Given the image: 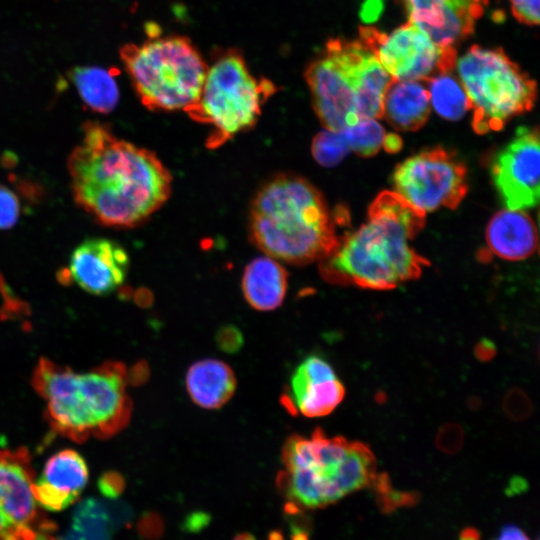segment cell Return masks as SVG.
I'll use <instances>...</instances> for the list:
<instances>
[{
  "mask_svg": "<svg viewBox=\"0 0 540 540\" xmlns=\"http://www.w3.org/2000/svg\"><path fill=\"white\" fill-rule=\"evenodd\" d=\"M68 172L77 205L109 227L143 223L171 193V174L155 153L118 139L97 121L84 124Z\"/></svg>",
  "mask_w": 540,
  "mask_h": 540,
  "instance_id": "6da1fadb",
  "label": "cell"
},
{
  "mask_svg": "<svg viewBox=\"0 0 540 540\" xmlns=\"http://www.w3.org/2000/svg\"><path fill=\"white\" fill-rule=\"evenodd\" d=\"M425 212L397 192L384 191L372 202L368 221L340 241L321 271L333 282L370 289H391L416 279L428 261L409 245L424 226Z\"/></svg>",
  "mask_w": 540,
  "mask_h": 540,
  "instance_id": "7a4b0ae2",
  "label": "cell"
},
{
  "mask_svg": "<svg viewBox=\"0 0 540 540\" xmlns=\"http://www.w3.org/2000/svg\"><path fill=\"white\" fill-rule=\"evenodd\" d=\"M125 365L106 361L88 371L75 372L42 358L31 384L46 403L52 430L75 442L90 437L107 439L122 431L132 414Z\"/></svg>",
  "mask_w": 540,
  "mask_h": 540,
  "instance_id": "3957f363",
  "label": "cell"
},
{
  "mask_svg": "<svg viewBox=\"0 0 540 540\" xmlns=\"http://www.w3.org/2000/svg\"><path fill=\"white\" fill-rule=\"evenodd\" d=\"M253 242L267 256L291 264L328 258L338 247L335 223L322 194L306 179L282 174L255 195Z\"/></svg>",
  "mask_w": 540,
  "mask_h": 540,
  "instance_id": "277c9868",
  "label": "cell"
},
{
  "mask_svg": "<svg viewBox=\"0 0 540 540\" xmlns=\"http://www.w3.org/2000/svg\"><path fill=\"white\" fill-rule=\"evenodd\" d=\"M284 470L278 487L293 506L320 508L371 485L375 458L360 442L328 437L316 429L310 438L292 435L282 450Z\"/></svg>",
  "mask_w": 540,
  "mask_h": 540,
  "instance_id": "5b68a950",
  "label": "cell"
},
{
  "mask_svg": "<svg viewBox=\"0 0 540 540\" xmlns=\"http://www.w3.org/2000/svg\"><path fill=\"white\" fill-rule=\"evenodd\" d=\"M147 35L120 51L132 85L146 108L185 112L199 97L208 65L186 37H161L152 24Z\"/></svg>",
  "mask_w": 540,
  "mask_h": 540,
  "instance_id": "8992f818",
  "label": "cell"
},
{
  "mask_svg": "<svg viewBox=\"0 0 540 540\" xmlns=\"http://www.w3.org/2000/svg\"><path fill=\"white\" fill-rule=\"evenodd\" d=\"M275 92L270 80L251 73L238 50L227 49L207 66L199 97L185 112L212 127L206 145L216 148L253 127L262 105Z\"/></svg>",
  "mask_w": 540,
  "mask_h": 540,
  "instance_id": "52a82bcc",
  "label": "cell"
},
{
  "mask_svg": "<svg viewBox=\"0 0 540 540\" xmlns=\"http://www.w3.org/2000/svg\"><path fill=\"white\" fill-rule=\"evenodd\" d=\"M461 85L473 110L478 134L496 131L512 117L529 111L537 87L501 48L472 46L457 62Z\"/></svg>",
  "mask_w": 540,
  "mask_h": 540,
  "instance_id": "ba28073f",
  "label": "cell"
},
{
  "mask_svg": "<svg viewBox=\"0 0 540 540\" xmlns=\"http://www.w3.org/2000/svg\"><path fill=\"white\" fill-rule=\"evenodd\" d=\"M364 51L360 41L331 39L305 71L315 112L327 130L339 132L360 120L356 84Z\"/></svg>",
  "mask_w": 540,
  "mask_h": 540,
  "instance_id": "9c48e42d",
  "label": "cell"
},
{
  "mask_svg": "<svg viewBox=\"0 0 540 540\" xmlns=\"http://www.w3.org/2000/svg\"><path fill=\"white\" fill-rule=\"evenodd\" d=\"M360 41L374 54L394 80L427 81L453 71L456 51L441 48L408 21L390 34L370 26L359 28Z\"/></svg>",
  "mask_w": 540,
  "mask_h": 540,
  "instance_id": "30bf717a",
  "label": "cell"
},
{
  "mask_svg": "<svg viewBox=\"0 0 540 540\" xmlns=\"http://www.w3.org/2000/svg\"><path fill=\"white\" fill-rule=\"evenodd\" d=\"M393 183L399 195L423 212L456 208L468 188L465 166L442 148L406 159L397 166Z\"/></svg>",
  "mask_w": 540,
  "mask_h": 540,
  "instance_id": "8fae6325",
  "label": "cell"
},
{
  "mask_svg": "<svg viewBox=\"0 0 540 540\" xmlns=\"http://www.w3.org/2000/svg\"><path fill=\"white\" fill-rule=\"evenodd\" d=\"M34 479L26 448L0 449V540H55L57 526L33 496Z\"/></svg>",
  "mask_w": 540,
  "mask_h": 540,
  "instance_id": "7c38bea8",
  "label": "cell"
},
{
  "mask_svg": "<svg viewBox=\"0 0 540 540\" xmlns=\"http://www.w3.org/2000/svg\"><path fill=\"white\" fill-rule=\"evenodd\" d=\"M539 133L521 126L513 139L495 156L491 175L509 210H523L539 200Z\"/></svg>",
  "mask_w": 540,
  "mask_h": 540,
  "instance_id": "4fadbf2b",
  "label": "cell"
},
{
  "mask_svg": "<svg viewBox=\"0 0 540 540\" xmlns=\"http://www.w3.org/2000/svg\"><path fill=\"white\" fill-rule=\"evenodd\" d=\"M128 267V254L120 244L106 238H90L71 253L66 280L90 294L108 295L125 281Z\"/></svg>",
  "mask_w": 540,
  "mask_h": 540,
  "instance_id": "5bb4252c",
  "label": "cell"
},
{
  "mask_svg": "<svg viewBox=\"0 0 540 540\" xmlns=\"http://www.w3.org/2000/svg\"><path fill=\"white\" fill-rule=\"evenodd\" d=\"M344 394L345 389L332 366L322 357L311 355L293 372L281 401L291 414L320 417L331 413Z\"/></svg>",
  "mask_w": 540,
  "mask_h": 540,
  "instance_id": "9a60e30c",
  "label": "cell"
},
{
  "mask_svg": "<svg viewBox=\"0 0 540 540\" xmlns=\"http://www.w3.org/2000/svg\"><path fill=\"white\" fill-rule=\"evenodd\" d=\"M409 20L437 46L453 47L474 30L486 0H403Z\"/></svg>",
  "mask_w": 540,
  "mask_h": 540,
  "instance_id": "2e32d148",
  "label": "cell"
},
{
  "mask_svg": "<svg viewBox=\"0 0 540 540\" xmlns=\"http://www.w3.org/2000/svg\"><path fill=\"white\" fill-rule=\"evenodd\" d=\"M88 467L80 453L65 449L52 455L41 475L34 479L32 493L38 505L59 512L75 503L88 482Z\"/></svg>",
  "mask_w": 540,
  "mask_h": 540,
  "instance_id": "e0dca14e",
  "label": "cell"
},
{
  "mask_svg": "<svg viewBox=\"0 0 540 540\" xmlns=\"http://www.w3.org/2000/svg\"><path fill=\"white\" fill-rule=\"evenodd\" d=\"M486 242L493 254L508 260H521L537 249V230L533 220L522 210L505 209L490 220Z\"/></svg>",
  "mask_w": 540,
  "mask_h": 540,
  "instance_id": "ac0fdd59",
  "label": "cell"
},
{
  "mask_svg": "<svg viewBox=\"0 0 540 540\" xmlns=\"http://www.w3.org/2000/svg\"><path fill=\"white\" fill-rule=\"evenodd\" d=\"M430 113V96L420 81L392 80L383 100V116L396 129L421 128Z\"/></svg>",
  "mask_w": 540,
  "mask_h": 540,
  "instance_id": "d6986e66",
  "label": "cell"
},
{
  "mask_svg": "<svg viewBox=\"0 0 540 540\" xmlns=\"http://www.w3.org/2000/svg\"><path fill=\"white\" fill-rule=\"evenodd\" d=\"M192 401L205 409H217L229 401L235 392L233 370L216 359H203L192 364L185 378Z\"/></svg>",
  "mask_w": 540,
  "mask_h": 540,
  "instance_id": "ffe728a7",
  "label": "cell"
},
{
  "mask_svg": "<svg viewBox=\"0 0 540 540\" xmlns=\"http://www.w3.org/2000/svg\"><path fill=\"white\" fill-rule=\"evenodd\" d=\"M288 274L269 256L252 260L245 268L242 290L246 301L256 310L270 311L279 307L286 295Z\"/></svg>",
  "mask_w": 540,
  "mask_h": 540,
  "instance_id": "44dd1931",
  "label": "cell"
},
{
  "mask_svg": "<svg viewBox=\"0 0 540 540\" xmlns=\"http://www.w3.org/2000/svg\"><path fill=\"white\" fill-rule=\"evenodd\" d=\"M81 100L92 111L106 114L111 112L119 100V88L115 70L96 66L74 68L70 72Z\"/></svg>",
  "mask_w": 540,
  "mask_h": 540,
  "instance_id": "7402d4cb",
  "label": "cell"
},
{
  "mask_svg": "<svg viewBox=\"0 0 540 540\" xmlns=\"http://www.w3.org/2000/svg\"><path fill=\"white\" fill-rule=\"evenodd\" d=\"M430 103L447 120H459L470 109L468 97L451 72L439 73L427 81Z\"/></svg>",
  "mask_w": 540,
  "mask_h": 540,
  "instance_id": "603a6c76",
  "label": "cell"
},
{
  "mask_svg": "<svg viewBox=\"0 0 540 540\" xmlns=\"http://www.w3.org/2000/svg\"><path fill=\"white\" fill-rule=\"evenodd\" d=\"M340 132L349 149L364 157L376 154L386 136L384 128L372 118H362Z\"/></svg>",
  "mask_w": 540,
  "mask_h": 540,
  "instance_id": "cb8c5ba5",
  "label": "cell"
},
{
  "mask_svg": "<svg viewBox=\"0 0 540 540\" xmlns=\"http://www.w3.org/2000/svg\"><path fill=\"white\" fill-rule=\"evenodd\" d=\"M350 149L342 133L325 130L317 134L312 143V154L325 167L337 165Z\"/></svg>",
  "mask_w": 540,
  "mask_h": 540,
  "instance_id": "d4e9b609",
  "label": "cell"
},
{
  "mask_svg": "<svg viewBox=\"0 0 540 540\" xmlns=\"http://www.w3.org/2000/svg\"><path fill=\"white\" fill-rule=\"evenodd\" d=\"M502 408L508 418L514 421L527 419L533 411L528 395L520 388H512L505 394Z\"/></svg>",
  "mask_w": 540,
  "mask_h": 540,
  "instance_id": "484cf974",
  "label": "cell"
},
{
  "mask_svg": "<svg viewBox=\"0 0 540 540\" xmlns=\"http://www.w3.org/2000/svg\"><path fill=\"white\" fill-rule=\"evenodd\" d=\"M20 209L16 194L0 184V230L10 229L17 223Z\"/></svg>",
  "mask_w": 540,
  "mask_h": 540,
  "instance_id": "4316f807",
  "label": "cell"
},
{
  "mask_svg": "<svg viewBox=\"0 0 540 540\" xmlns=\"http://www.w3.org/2000/svg\"><path fill=\"white\" fill-rule=\"evenodd\" d=\"M464 443V431L457 423H446L442 425L435 438L436 447L448 454L458 452Z\"/></svg>",
  "mask_w": 540,
  "mask_h": 540,
  "instance_id": "83f0119b",
  "label": "cell"
},
{
  "mask_svg": "<svg viewBox=\"0 0 540 540\" xmlns=\"http://www.w3.org/2000/svg\"><path fill=\"white\" fill-rule=\"evenodd\" d=\"M215 341L221 351L234 354L242 348L244 336L238 327L228 324L218 329Z\"/></svg>",
  "mask_w": 540,
  "mask_h": 540,
  "instance_id": "f1b7e54d",
  "label": "cell"
},
{
  "mask_svg": "<svg viewBox=\"0 0 540 540\" xmlns=\"http://www.w3.org/2000/svg\"><path fill=\"white\" fill-rule=\"evenodd\" d=\"M514 17L527 25L539 24V0H510Z\"/></svg>",
  "mask_w": 540,
  "mask_h": 540,
  "instance_id": "f546056e",
  "label": "cell"
},
{
  "mask_svg": "<svg viewBox=\"0 0 540 540\" xmlns=\"http://www.w3.org/2000/svg\"><path fill=\"white\" fill-rule=\"evenodd\" d=\"M124 487L123 478L117 473H107L99 481L100 491L106 496H117Z\"/></svg>",
  "mask_w": 540,
  "mask_h": 540,
  "instance_id": "4dcf8cb0",
  "label": "cell"
},
{
  "mask_svg": "<svg viewBox=\"0 0 540 540\" xmlns=\"http://www.w3.org/2000/svg\"><path fill=\"white\" fill-rule=\"evenodd\" d=\"M497 349L492 340L488 338H482L475 345L474 353L478 360L487 362L494 358Z\"/></svg>",
  "mask_w": 540,
  "mask_h": 540,
  "instance_id": "1f68e13d",
  "label": "cell"
},
{
  "mask_svg": "<svg viewBox=\"0 0 540 540\" xmlns=\"http://www.w3.org/2000/svg\"><path fill=\"white\" fill-rule=\"evenodd\" d=\"M382 2L383 0H366L360 12L363 21L369 23L376 20L383 8Z\"/></svg>",
  "mask_w": 540,
  "mask_h": 540,
  "instance_id": "d6a6232c",
  "label": "cell"
},
{
  "mask_svg": "<svg viewBox=\"0 0 540 540\" xmlns=\"http://www.w3.org/2000/svg\"><path fill=\"white\" fill-rule=\"evenodd\" d=\"M495 540H530L519 527L508 524L504 526Z\"/></svg>",
  "mask_w": 540,
  "mask_h": 540,
  "instance_id": "836d02e7",
  "label": "cell"
},
{
  "mask_svg": "<svg viewBox=\"0 0 540 540\" xmlns=\"http://www.w3.org/2000/svg\"><path fill=\"white\" fill-rule=\"evenodd\" d=\"M402 146L401 139L395 134H389L385 136L383 147L388 152H396Z\"/></svg>",
  "mask_w": 540,
  "mask_h": 540,
  "instance_id": "e575fe53",
  "label": "cell"
},
{
  "mask_svg": "<svg viewBox=\"0 0 540 540\" xmlns=\"http://www.w3.org/2000/svg\"><path fill=\"white\" fill-rule=\"evenodd\" d=\"M526 487L527 485L525 480L516 477L515 479L510 481V485L508 487V494H517L523 492Z\"/></svg>",
  "mask_w": 540,
  "mask_h": 540,
  "instance_id": "d590c367",
  "label": "cell"
},
{
  "mask_svg": "<svg viewBox=\"0 0 540 540\" xmlns=\"http://www.w3.org/2000/svg\"><path fill=\"white\" fill-rule=\"evenodd\" d=\"M460 540H480V535L476 529L467 528L461 532Z\"/></svg>",
  "mask_w": 540,
  "mask_h": 540,
  "instance_id": "8d00e7d4",
  "label": "cell"
},
{
  "mask_svg": "<svg viewBox=\"0 0 540 540\" xmlns=\"http://www.w3.org/2000/svg\"><path fill=\"white\" fill-rule=\"evenodd\" d=\"M468 403H469V407L471 409H478L480 407V405H481L480 399H478L476 397L470 398Z\"/></svg>",
  "mask_w": 540,
  "mask_h": 540,
  "instance_id": "74e56055",
  "label": "cell"
},
{
  "mask_svg": "<svg viewBox=\"0 0 540 540\" xmlns=\"http://www.w3.org/2000/svg\"><path fill=\"white\" fill-rule=\"evenodd\" d=\"M234 540H255L253 536L249 534H241L236 536Z\"/></svg>",
  "mask_w": 540,
  "mask_h": 540,
  "instance_id": "f35d334b",
  "label": "cell"
},
{
  "mask_svg": "<svg viewBox=\"0 0 540 540\" xmlns=\"http://www.w3.org/2000/svg\"><path fill=\"white\" fill-rule=\"evenodd\" d=\"M294 540H308V536L301 532L294 535Z\"/></svg>",
  "mask_w": 540,
  "mask_h": 540,
  "instance_id": "ab89813d",
  "label": "cell"
}]
</instances>
